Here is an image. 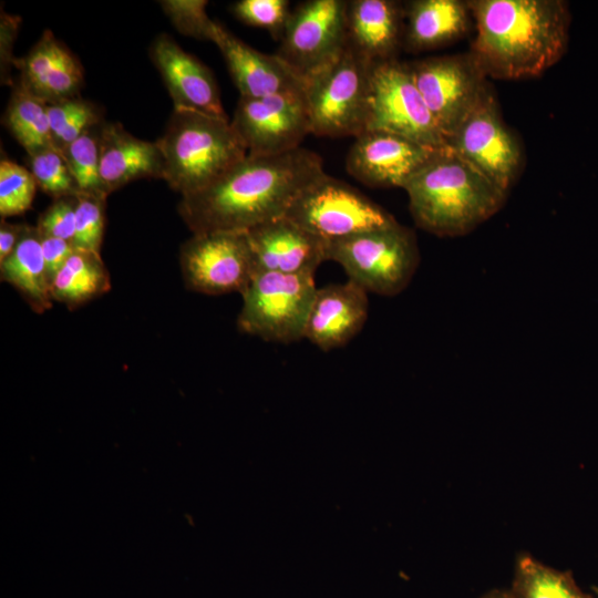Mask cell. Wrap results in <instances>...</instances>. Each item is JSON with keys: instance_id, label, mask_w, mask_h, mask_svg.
Returning <instances> with one entry per match:
<instances>
[{"instance_id": "1", "label": "cell", "mask_w": 598, "mask_h": 598, "mask_svg": "<svg viewBox=\"0 0 598 598\" xmlns=\"http://www.w3.org/2000/svg\"><path fill=\"white\" fill-rule=\"evenodd\" d=\"M324 173L321 157L303 147L247 154L204 188L182 196L178 213L193 234L248 231L285 216L296 197Z\"/></svg>"}, {"instance_id": "2", "label": "cell", "mask_w": 598, "mask_h": 598, "mask_svg": "<svg viewBox=\"0 0 598 598\" xmlns=\"http://www.w3.org/2000/svg\"><path fill=\"white\" fill-rule=\"evenodd\" d=\"M476 27L471 54L495 79L538 76L564 55L570 14L560 0L467 1Z\"/></svg>"}, {"instance_id": "3", "label": "cell", "mask_w": 598, "mask_h": 598, "mask_svg": "<svg viewBox=\"0 0 598 598\" xmlns=\"http://www.w3.org/2000/svg\"><path fill=\"white\" fill-rule=\"evenodd\" d=\"M402 188L416 226L439 237L471 233L495 215L506 199L504 192L447 145Z\"/></svg>"}, {"instance_id": "4", "label": "cell", "mask_w": 598, "mask_h": 598, "mask_svg": "<svg viewBox=\"0 0 598 598\" xmlns=\"http://www.w3.org/2000/svg\"><path fill=\"white\" fill-rule=\"evenodd\" d=\"M163 157V179L182 196L193 194L247 156L230 120L174 107L156 141Z\"/></svg>"}, {"instance_id": "5", "label": "cell", "mask_w": 598, "mask_h": 598, "mask_svg": "<svg viewBox=\"0 0 598 598\" xmlns=\"http://www.w3.org/2000/svg\"><path fill=\"white\" fill-rule=\"evenodd\" d=\"M371 66L348 42L334 60L305 79L311 134L355 137L365 131Z\"/></svg>"}, {"instance_id": "6", "label": "cell", "mask_w": 598, "mask_h": 598, "mask_svg": "<svg viewBox=\"0 0 598 598\" xmlns=\"http://www.w3.org/2000/svg\"><path fill=\"white\" fill-rule=\"evenodd\" d=\"M414 233L398 221L328 243L327 260L368 292L393 297L411 282L420 265Z\"/></svg>"}, {"instance_id": "7", "label": "cell", "mask_w": 598, "mask_h": 598, "mask_svg": "<svg viewBox=\"0 0 598 598\" xmlns=\"http://www.w3.org/2000/svg\"><path fill=\"white\" fill-rule=\"evenodd\" d=\"M315 275L258 270L241 292L238 329L265 341L291 343L303 338L317 291Z\"/></svg>"}, {"instance_id": "8", "label": "cell", "mask_w": 598, "mask_h": 598, "mask_svg": "<svg viewBox=\"0 0 598 598\" xmlns=\"http://www.w3.org/2000/svg\"><path fill=\"white\" fill-rule=\"evenodd\" d=\"M285 216L327 243L396 221L357 188L327 173L296 197Z\"/></svg>"}, {"instance_id": "9", "label": "cell", "mask_w": 598, "mask_h": 598, "mask_svg": "<svg viewBox=\"0 0 598 598\" xmlns=\"http://www.w3.org/2000/svg\"><path fill=\"white\" fill-rule=\"evenodd\" d=\"M367 130L398 134L441 148L446 140L416 87L408 63H372Z\"/></svg>"}, {"instance_id": "10", "label": "cell", "mask_w": 598, "mask_h": 598, "mask_svg": "<svg viewBox=\"0 0 598 598\" xmlns=\"http://www.w3.org/2000/svg\"><path fill=\"white\" fill-rule=\"evenodd\" d=\"M408 65L446 141L491 90L471 53L430 56Z\"/></svg>"}, {"instance_id": "11", "label": "cell", "mask_w": 598, "mask_h": 598, "mask_svg": "<svg viewBox=\"0 0 598 598\" xmlns=\"http://www.w3.org/2000/svg\"><path fill=\"white\" fill-rule=\"evenodd\" d=\"M179 261L186 287L212 296L241 293L256 274L247 231L193 234L181 247Z\"/></svg>"}, {"instance_id": "12", "label": "cell", "mask_w": 598, "mask_h": 598, "mask_svg": "<svg viewBox=\"0 0 598 598\" xmlns=\"http://www.w3.org/2000/svg\"><path fill=\"white\" fill-rule=\"evenodd\" d=\"M446 145L505 194L519 173L520 144L503 121L492 90L447 138Z\"/></svg>"}, {"instance_id": "13", "label": "cell", "mask_w": 598, "mask_h": 598, "mask_svg": "<svg viewBox=\"0 0 598 598\" xmlns=\"http://www.w3.org/2000/svg\"><path fill=\"white\" fill-rule=\"evenodd\" d=\"M347 4L344 0H309L291 10L276 54L303 80L346 48Z\"/></svg>"}, {"instance_id": "14", "label": "cell", "mask_w": 598, "mask_h": 598, "mask_svg": "<svg viewBox=\"0 0 598 598\" xmlns=\"http://www.w3.org/2000/svg\"><path fill=\"white\" fill-rule=\"evenodd\" d=\"M230 123L250 155L296 150L311 134L303 92L240 96Z\"/></svg>"}, {"instance_id": "15", "label": "cell", "mask_w": 598, "mask_h": 598, "mask_svg": "<svg viewBox=\"0 0 598 598\" xmlns=\"http://www.w3.org/2000/svg\"><path fill=\"white\" fill-rule=\"evenodd\" d=\"M439 150L398 134L367 130L354 137L346 168L365 186L402 188Z\"/></svg>"}, {"instance_id": "16", "label": "cell", "mask_w": 598, "mask_h": 598, "mask_svg": "<svg viewBox=\"0 0 598 598\" xmlns=\"http://www.w3.org/2000/svg\"><path fill=\"white\" fill-rule=\"evenodd\" d=\"M150 55L173 99L174 107L228 118L210 69L182 49L172 37L165 33L156 37Z\"/></svg>"}, {"instance_id": "17", "label": "cell", "mask_w": 598, "mask_h": 598, "mask_svg": "<svg viewBox=\"0 0 598 598\" xmlns=\"http://www.w3.org/2000/svg\"><path fill=\"white\" fill-rule=\"evenodd\" d=\"M256 271L315 275L327 261L328 243L286 216L270 219L247 231Z\"/></svg>"}, {"instance_id": "18", "label": "cell", "mask_w": 598, "mask_h": 598, "mask_svg": "<svg viewBox=\"0 0 598 598\" xmlns=\"http://www.w3.org/2000/svg\"><path fill=\"white\" fill-rule=\"evenodd\" d=\"M213 43L221 52L240 96L303 92L305 80L276 53L266 54L217 24Z\"/></svg>"}, {"instance_id": "19", "label": "cell", "mask_w": 598, "mask_h": 598, "mask_svg": "<svg viewBox=\"0 0 598 598\" xmlns=\"http://www.w3.org/2000/svg\"><path fill=\"white\" fill-rule=\"evenodd\" d=\"M368 315V291L354 281L318 288L303 338L324 352L341 348L361 331Z\"/></svg>"}, {"instance_id": "20", "label": "cell", "mask_w": 598, "mask_h": 598, "mask_svg": "<svg viewBox=\"0 0 598 598\" xmlns=\"http://www.w3.org/2000/svg\"><path fill=\"white\" fill-rule=\"evenodd\" d=\"M163 157L156 142L135 137L120 123L101 126L100 179L105 195L140 178H163Z\"/></svg>"}, {"instance_id": "21", "label": "cell", "mask_w": 598, "mask_h": 598, "mask_svg": "<svg viewBox=\"0 0 598 598\" xmlns=\"http://www.w3.org/2000/svg\"><path fill=\"white\" fill-rule=\"evenodd\" d=\"M404 6L391 0L347 4L348 42L371 63L396 59L403 42Z\"/></svg>"}, {"instance_id": "22", "label": "cell", "mask_w": 598, "mask_h": 598, "mask_svg": "<svg viewBox=\"0 0 598 598\" xmlns=\"http://www.w3.org/2000/svg\"><path fill=\"white\" fill-rule=\"evenodd\" d=\"M404 6L402 47L412 52L431 50L462 38L468 30L471 11L458 0H415Z\"/></svg>"}, {"instance_id": "23", "label": "cell", "mask_w": 598, "mask_h": 598, "mask_svg": "<svg viewBox=\"0 0 598 598\" xmlns=\"http://www.w3.org/2000/svg\"><path fill=\"white\" fill-rule=\"evenodd\" d=\"M1 280L12 285L38 313L52 307L49 281L37 226H24L14 250L0 261Z\"/></svg>"}, {"instance_id": "24", "label": "cell", "mask_w": 598, "mask_h": 598, "mask_svg": "<svg viewBox=\"0 0 598 598\" xmlns=\"http://www.w3.org/2000/svg\"><path fill=\"white\" fill-rule=\"evenodd\" d=\"M110 288V275L101 255L75 249L52 280L50 291L53 300L74 308Z\"/></svg>"}, {"instance_id": "25", "label": "cell", "mask_w": 598, "mask_h": 598, "mask_svg": "<svg viewBox=\"0 0 598 598\" xmlns=\"http://www.w3.org/2000/svg\"><path fill=\"white\" fill-rule=\"evenodd\" d=\"M513 598H595L585 592L568 570L545 565L528 553H519L514 564Z\"/></svg>"}, {"instance_id": "26", "label": "cell", "mask_w": 598, "mask_h": 598, "mask_svg": "<svg viewBox=\"0 0 598 598\" xmlns=\"http://www.w3.org/2000/svg\"><path fill=\"white\" fill-rule=\"evenodd\" d=\"M3 123L29 156L53 146L48 103L20 84L11 94Z\"/></svg>"}, {"instance_id": "27", "label": "cell", "mask_w": 598, "mask_h": 598, "mask_svg": "<svg viewBox=\"0 0 598 598\" xmlns=\"http://www.w3.org/2000/svg\"><path fill=\"white\" fill-rule=\"evenodd\" d=\"M101 126L102 124H99L87 130L75 141L60 150L78 185L79 193L104 194L100 179Z\"/></svg>"}, {"instance_id": "28", "label": "cell", "mask_w": 598, "mask_h": 598, "mask_svg": "<svg viewBox=\"0 0 598 598\" xmlns=\"http://www.w3.org/2000/svg\"><path fill=\"white\" fill-rule=\"evenodd\" d=\"M68 50L50 30H45L29 53L16 61L21 74L19 84L34 94Z\"/></svg>"}, {"instance_id": "29", "label": "cell", "mask_w": 598, "mask_h": 598, "mask_svg": "<svg viewBox=\"0 0 598 598\" xmlns=\"http://www.w3.org/2000/svg\"><path fill=\"white\" fill-rule=\"evenodd\" d=\"M37 183L30 171L9 161L0 162V215L8 216L27 212L33 203Z\"/></svg>"}, {"instance_id": "30", "label": "cell", "mask_w": 598, "mask_h": 598, "mask_svg": "<svg viewBox=\"0 0 598 598\" xmlns=\"http://www.w3.org/2000/svg\"><path fill=\"white\" fill-rule=\"evenodd\" d=\"M75 212V249L100 254L105 225L106 195L78 193Z\"/></svg>"}, {"instance_id": "31", "label": "cell", "mask_w": 598, "mask_h": 598, "mask_svg": "<svg viewBox=\"0 0 598 598\" xmlns=\"http://www.w3.org/2000/svg\"><path fill=\"white\" fill-rule=\"evenodd\" d=\"M30 172L37 185L54 198L79 193L61 152L53 146L30 156Z\"/></svg>"}, {"instance_id": "32", "label": "cell", "mask_w": 598, "mask_h": 598, "mask_svg": "<svg viewBox=\"0 0 598 598\" xmlns=\"http://www.w3.org/2000/svg\"><path fill=\"white\" fill-rule=\"evenodd\" d=\"M205 0H165L161 1L163 10L178 32L197 40L213 42L218 22L212 20Z\"/></svg>"}, {"instance_id": "33", "label": "cell", "mask_w": 598, "mask_h": 598, "mask_svg": "<svg viewBox=\"0 0 598 598\" xmlns=\"http://www.w3.org/2000/svg\"><path fill=\"white\" fill-rule=\"evenodd\" d=\"M231 10L241 22L266 29L278 41L291 13L287 0H240L233 4Z\"/></svg>"}, {"instance_id": "34", "label": "cell", "mask_w": 598, "mask_h": 598, "mask_svg": "<svg viewBox=\"0 0 598 598\" xmlns=\"http://www.w3.org/2000/svg\"><path fill=\"white\" fill-rule=\"evenodd\" d=\"M83 75L81 63L68 50L33 95L48 104L76 97L83 84Z\"/></svg>"}, {"instance_id": "35", "label": "cell", "mask_w": 598, "mask_h": 598, "mask_svg": "<svg viewBox=\"0 0 598 598\" xmlns=\"http://www.w3.org/2000/svg\"><path fill=\"white\" fill-rule=\"evenodd\" d=\"M76 195L55 198L43 212L37 228L41 235L64 239L73 244L75 236Z\"/></svg>"}, {"instance_id": "36", "label": "cell", "mask_w": 598, "mask_h": 598, "mask_svg": "<svg viewBox=\"0 0 598 598\" xmlns=\"http://www.w3.org/2000/svg\"><path fill=\"white\" fill-rule=\"evenodd\" d=\"M89 101L79 96L48 104V116L52 136V144L63 133L70 122L85 107Z\"/></svg>"}, {"instance_id": "37", "label": "cell", "mask_w": 598, "mask_h": 598, "mask_svg": "<svg viewBox=\"0 0 598 598\" xmlns=\"http://www.w3.org/2000/svg\"><path fill=\"white\" fill-rule=\"evenodd\" d=\"M41 247L47 275L51 283L75 248L70 241L44 235H41Z\"/></svg>"}, {"instance_id": "38", "label": "cell", "mask_w": 598, "mask_h": 598, "mask_svg": "<svg viewBox=\"0 0 598 598\" xmlns=\"http://www.w3.org/2000/svg\"><path fill=\"white\" fill-rule=\"evenodd\" d=\"M25 225L1 220L0 224V261L6 259L18 245Z\"/></svg>"}, {"instance_id": "39", "label": "cell", "mask_w": 598, "mask_h": 598, "mask_svg": "<svg viewBox=\"0 0 598 598\" xmlns=\"http://www.w3.org/2000/svg\"><path fill=\"white\" fill-rule=\"evenodd\" d=\"M480 598H513L509 589H491L483 594Z\"/></svg>"}, {"instance_id": "40", "label": "cell", "mask_w": 598, "mask_h": 598, "mask_svg": "<svg viewBox=\"0 0 598 598\" xmlns=\"http://www.w3.org/2000/svg\"><path fill=\"white\" fill-rule=\"evenodd\" d=\"M591 589H592V591H594V594H592L594 597H595V598H598V586H594Z\"/></svg>"}]
</instances>
